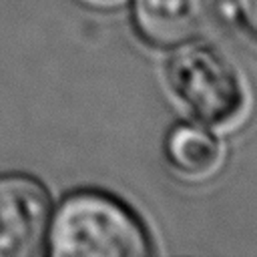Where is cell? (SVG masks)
Instances as JSON below:
<instances>
[{
	"mask_svg": "<svg viewBox=\"0 0 257 257\" xmlns=\"http://www.w3.org/2000/svg\"><path fill=\"white\" fill-rule=\"evenodd\" d=\"M163 159L177 179L199 183L223 167L225 147L215 128L193 118L177 120L163 137Z\"/></svg>",
	"mask_w": 257,
	"mask_h": 257,
	"instance_id": "obj_5",
	"label": "cell"
},
{
	"mask_svg": "<svg viewBox=\"0 0 257 257\" xmlns=\"http://www.w3.org/2000/svg\"><path fill=\"white\" fill-rule=\"evenodd\" d=\"M225 0H128L131 26L141 42L173 50L201 40L219 20Z\"/></svg>",
	"mask_w": 257,
	"mask_h": 257,
	"instance_id": "obj_4",
	"label": "cell"
},
{
	"mask_svg": "<svg viewBox=\"0 0 257 257\" xmlns=\"http://www.w3.org/2000/svg\"><path fill=\"white\" fill-rule=\"evenodd\" d=\"M231 6L241 30L257 42V0H231Z\"/></svg>",
	"mask_w": 257,
	"mask_h": 257,
	"instance_id": "obj_6",
	"label": "cell"
},
{
	"mask_svg": "<svg viewBox=\"0 0 257 257\" xmlns=\"http://www.w3.org/2000/svg\"><path fill=\"white\" fill-rule=\"evenodd\" d=\"M167 80L189 116L215 131L237 124L249 108L243 70L227 52L203 38L173 48Z\"/></svg>",
	"mask_w": 257,
	"mask_h": 257,
	"instance_id": "obj_2",
	"label": "cell"
},
{
	"mask_svg": "<svg viewBox=\"0 0 257 257\" xmlns=\"http://www.w3.org/2000/svg\"><path fill=\"white\" fill-rule=\"evenodd\" d=\"M44 253L50 257H149L155 243L141 215L102 189H76L52 205Z\"/></svg>",
	"mask_w": 257,
	"mask_h": 257,
	"instance_id": "obj_1",
	"label": "cell"
},
{
	"mask_svg": "<svg viewBox=\"0 0 257 257\" xmlns=\"http://www.w3.org/2000/svg\"><path fill=\"white\" fill-rule=\"evenodd\" d=\"M52 205L34 175L0 173V257L44 255Z\"/></svg>",
	"mask_w": 257,
	"mask_h": 257,
	"instance_id": "obj_3",
	"label": "cell"
}]
</instances>
